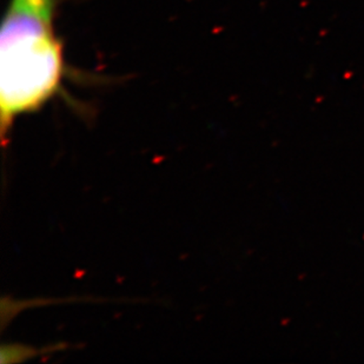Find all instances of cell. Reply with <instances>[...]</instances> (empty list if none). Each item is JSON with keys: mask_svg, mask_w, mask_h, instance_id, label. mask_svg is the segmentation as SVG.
<instances>
[{"mask_svg": "<svg viewBox=\"0 0 364 364\" xmlns=\"http://www.w3.org/2000/svg\"><path fill=\"white\" fill-rule=\"evenodd\" d=\"M64 76V52L52 26V14L12 0L0 30L4 148L16 118L38 111L57 96Z\"/></svg>", "mask_w": 364, "mask_h": 364, "instance_id": "obj_1", "label": "cell"}, {"mask_svg": "<svg viewBox=\"0 0 364 364\" xmlns=\"http://www.w3.org/2000/svg\"><path fill=\"white\" fill-rule=\"evenodd\" d=\"M14 1L24 4L26 6L32 7L35 10L53 16L55 0H14Z\"/></svg>", "mask_w": 364, "mask_h": 364, "instance_id": "obj_2", "label": "cell"}]
</instances>
